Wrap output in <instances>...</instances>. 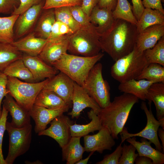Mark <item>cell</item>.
<instances>
[{"label": "cell", "mask_w": 164, "mask_h": 164, "mask_svg": "<svg viewBox=\"0 0 164 164\" xmlns=\"http://www.w3.org/2000/svg\"><path fill=\"white\" fill-rule=\"evenodd\" d=\"M138 34L136 25L116 19L110 29L99 37L101 50L115 61L133 50Z\"/></svg>", "instance_id": "obj_1"}, {"label": "cell", "mask_w": 164, "mask_h": 164, "mask_svg": "<svg viewBox=\"0 0 164 164\" xmlns=\"http://www.w3.org/2000/svg\"><path fill=\"white\" fill-rule=\"evenodd\" d=\"M139 99L132 94L123 93L116 96L112 102L101 108L97 115L102 126L106 127L114 139H118L133 106Z\"/></svg>", "instance_id": "obj_2"}, {"label": "cell", "mask_w": 164, "mask_h": 164, "mask_svg": "<svg viewBox=\"0 0 164 164\" xmlns=\"http://www.w3.org/2000/svg\"><path fill=\"white\" fill-rule=\"evenodd\" d=\"M104 56V54L101 53L90 57L67 53L52 63L51 66L83 87L90 70Z\"/></svg>", "instance_id": "obj_3"}, {"label": "cell", "mask_w": 164, "mask_h": 164, "mask_svg": "<svg viewBox=\"0 0 164 164\" xmlns=\"http://www.w3.org/2000/svg\"><path fill=\"white\" fill-rule=\"evenodd\" d=\"M149 64L144 51H139L135 45L131 52L115 61L111 67V75L120 83L136 80Z\"/></svg>", "instance_id": "obj_4"}, {"label": "cell", "mask_w": 164, "mask_h": 164, "mask_svg": "<svg viewBox=\"0 0 164 164\" xmlns=\"http://www.w3.org/2000/svg\"><path fill=\"white\" fill-rule=\"evenodd\" d=\"M100 36L91 24L81 27L68 36L67 51L71 54L90 57L101 50Z\"/></svg>", "instance_id": "obj_5"}, {"label": "cell", "mask_w": 164, "mask_h": 164, "mask_svg": "<svg viewBox=\"0 0 164 164\" xmlns=\"http://www.w3.org/2000/svg\"><path fill=\"white\" fill-rule=\"evenodd\" d=\"M8 78L7 88L9 94L28 111L32 108L37 95L49 80L47 78L40 82L30 83L22 81L14 77H8Z\"/></svg>", "instance_id": "obj_6"}, {"label": "cell", "mask_w": 164, "mask_h": 164, "mask_svg": "<svg viewBox=\"0 0 164 164\" xmlns=\"http://www.w3.org/2000/svg\"><path fill=\"white\" fill-rule=\"evenodd\" d=\"M102 65L96 63L90 70L83 87L101 108L110 102V87L102 74Z\"/></svg>", "instance_id": "obj_7"}, {"label": "cell", "mask_w": 164, "mask_h": 164, "mask_svg": "<svg viewBox=\"0 0 164 164\" xmlns=\"http://www.w3.org/2000/svg\"><path fill=\"white\" fill-rule=\"evenodd\" d=\"M6 130L9 135V145L5 160L6 164H12L17 157L28 150L31 141L32 126L30 124L22 128H17L7 121Z\"/></svg>", "instance_id": "obj_8"}, {"label": "cell", "mask_w": 164, "mask_h": 164, "mask_svg": "<svg viewBox=\"0 0 164 164\" xmlns=\"http://www.w3.org/2000/svg\"><path fill=\"white\" fill-rule=\"evenodd\" d=\"M151 104L149 103V109L144 101H142L141 104V108L144 111L147 118V122L145 128L138 133L132 134L129 133L127 128L124 127L119 133L121 138V143L128 138L139 136L148 139L152 143L154 144L156 149L160 152L162 151V145L158 135V131L160 125L158 120L155 119L152 114Z\"/></svg>", "instance_id": "obj_9"}, {"label": "cell", "mask_w": 164, "mask_h": 164, "mask_svg": "<svg viewBox=\"0 0 164 164\" xmlns=\"http://www.w3.org/2000/svg\"><path fill=\"white\" fill-rule=\"evenodd\" d=\"M73 122L63 114L55 118L50 123V127L39 133V135H46L54 139L62 148L71 137L70 126Z\"/></svg>", "instance_id": "obj_10"}, {"label": "cell", "mask_w": 164, "mask_h": 164, "mask_svg": "<svg viewBox=\"0 0 164 164\" xmlns=\"http://www.w3.org/2000/svg\"><path fill=\"white\" fill-rule=\"evenodd\" d=\"M43 0L19 15L15 25V38L20 39L32 32L43 10Z\"/></svg>", "instance_id": "obj_11"}, {"label": "cell", "mask_w": 164, "mask_h": 164, "mask_svg": "<svg viewBox=\"0 0 164 164\" xmlns=\"http://www.w3.org/2000/svg\"><path fill=\"white\" fill-rule=\"evenodd\" d=\"M71 100L72 109L68 114L72 118L77 119L81 112L87 108H91L97 115L101 108L84 88L74 82Z\"/></svg>", "instance_id": "obj_12"}, {"label": "cell", "mask_w": 164, "mask_h": 164, "mask_svg": "<svg viewBox=\"0 0 164 164\" xmlns=\"http://www.w3.org/2000/svg\"><path fill=\"white\" fill-rule=\"evenodd\" d=\"M71 106L68 105L57 108L51 109L34 104L29 112L30 117L35 121L36 133H38L46 129L47 125L55 118L67 112Z\"/></svg>", "instance_id": "obj_13"}, {"label": "cell", "mask_w": 164, "mask_h": 164, "mask_svg": "<svg viewBox=\"0 0 164 164\" xmlns=\"http://www.w3.org/2000/svg\"><path fill=\"white\" fill-rule=\"evenodd\" d=\"M98 131V133L93 135L84 136L85 151H96L102 154L105 150H111L115 145L114 139L106 127L102 126Z\"/></svg>", "instance_id": "obj_14"}, {"label": "cell", "mask_w": 164, "mask_h": 164, "mask_svg": "<svg viewBox=\"0 0 164 164\" xmlns=\"http://www.w3.org/2000/svg\"><path fill=\"white\" fill-rule=\"evenodd\" d=\"M74 81L60 72L51 78L43 88L53 91L66 103L72 105V97Z\"/></svg>", "instance_id": "obj_15"}, {"label": "cell", "mask_w": 164, "mask_h": 164, "mask_svg": "<svg viewBox=\"0 0 164 164\" xmlns=\"http://www.w3.org/2000/svg\"><path fill=\"white\" fill-rule=\"evenodd\" d=\"M22 59L36 82L47 78L50 79L58 73V70L45 62L38 56H32L24 53Z\"/></svg>", "instance_id": "obj_16"}, {"label": "cell", "mask_w": 164, "mask_h": 164, "mask_svg": "<svg viewBox=\"0 0 164 164\" xmlns=\"http://www.w3.org/2000/svg\"><path fill=\"white\" fill-rule=\"evenodd\" d=\"M68 36L47 39L42 51L38 56L48 64L51 65L67 53Z\"/></svg>", "instance_id": "obj_17"}, {"label": "cell", "mask_w": 164, "mask_h": 164, "mask_svg": "<svg viewBox=\"0 0 164 164\" xmlns=\"http://www.w3.org/2000/svg\"><path fill=\"white\" fill-rule=\"evenodd\" d=\"M164 36V24L149 26L137 34L135 43L137 49L141 52L153 47Z\"/></svg>", "instance_id": "obj_18"}, {"label": "cell", "mask_w": 164, "mask_h": 164, "mask_svg": "<svg viewBox=\"0 0 164 164\" xmlns=\"http://www.w3.org/2000/svg\"><path fill=\"white\" fill-rule=\"evenodd\" d=\"M91 24L100 36L108 32L112 28L116 19L112 11L105 8H100L97 5L89 16Z\"/></svg>", "instance_id": "obj_19"}, {"label": "cell", "mask_w": 164, "mask_h": 164, "mask_svg": "<svg viewBox=\"0 0 164 164\" xmlns=\"http://www.w3.org/2000/svg\"><path fill=\"white\" fill-rule=\"evenodd\" d=\"M3 106L10 113L12 118L10 123L13 126L22 128L30 124L29 111L18 104L9 94L5 97Z\"/></svg>", "instance_id": "obj_20"}, {"label": "cell", "mask_w": 164, "mask_h": 164, "mask_svg": "<svg viewBox=\"0 0 164 164\" xmlns=\"http://www.w3.org/2000/svg\"><path fill=\"white\" fill-rule=\"evenodd\" d=\"M47 40V39L36 37L32 31L11 44L24 54L37 56L42 51Z\"/></svg>", "instance_id": "obj_21"}, {"label": "cell", "mask_w": 164, "mask_h": 164, "mask_svg": "<svg viewBox=\"0 0 164 164\" xmlns=\"http://www.w3.org/2000/svg\"><path fill=\"white\" fill-rule=\"evenodd\" d=\"M155 82L145 79H132L120 83L118 90L124 93L132 94L143 101H149L148 90Z\"/></svg>", "instance_id": "obj_22"}, {"label": "cell", "mask_w": 164, "mask_h": 164, "mask_svg": "<svg viewBox=\"0 0 164 164\" xmlns=\"http://www.w3.org/2000/svg\"><path fill=\"white\" fill-rule=\"evenodd\" d=\"M126 141L132 145L138 152V156L147 157L151 159L153 164H163L164 154L161 152L154 149L151 146L152 142L145 138H142L141 142L137 141L135 137L127 138Z\"/></svg>", "instance_id": "obj_23"}, {"label": "cell", "mask_w": 164, "mask_h": 164, "mask_svg": "<svg viewBox=\"0 0 164 164\" xmlns=\"http://www.w3.org/2000/svg\"><path fill=\"white\" fill-rule=\"evenodd\" d=\"M149 101H152L156 110V116L160 126L164 129V83H153L148 90Z\"/></svg>", "instance_id": "obj_24"}, {"label": "cell", "mask_w": 164, "mask_h": 164, "mask_svg": "<svg viewBox=\"0 0 164 164\" xmlns=\"http://www.w3.org/2000/svg\"><path fill=\"white\" fill-rule=\"evenodd\" d=\"M43 10L33 32L36 37L47 39L50 36L52 26L56 19L54 9Z\"/></svg>", "instance_id": "obj_25"}, {"label": "cell", "mask_w": 164, "mask_h": 164, "mask_svg": "<svg viewBox=\"0 0 164 164\" xmlns=\"http://www.w3.org/2000/svg\"><path fill=\"white\" fill-rule=\"evenodd\" d=\"M79 137H71L62 148V160L66 161L67 164H74L81 159L84 152V147L80 144Z\"/></svg>", "instance_id": "obj_26"}, {"label": "cell", "mask_w": 164, "mask_h": 164, "mask_svg": "<svg viewBox=\"0 0 164 164\" xmlns=\"http://www.w3.org/2000/svg\"><path fill=\"white\" fill-rule=\"evenodd\" d=\"M89 118L91 121L88 123L84 125L73 124L70 126L71 137H84L90 132L94 133L99 131L102 126L98 115L91 109L87 113Z\"/></svg>", "instance_id": "obj_27"}, {"label": "cell", "mask_w": 164, "mask_h": 164, "mask_svg": "<svg viewBox=\"0 0 164 164\" xmlns=\"http://www.w3.org/2000/svg\"><path fill=\"white\" fill-rule=\"evenodd\" d=\"M34 105L48 109H53L70 105L55 93L43 88L37 95Z\"/></svg>", "instance_id": "obj_28"}, {"label": "cell", "mask_w": 164, "mask_h": 164, "mask_svg": "<svg viewBox=\"0 0 164 164\" xmlns=\"http://www.w3.org/2000/svg\"><path fill=\"white\" fill-rule=\"evenodd\" d=\"M2 72L7 77L19 78L26 82H36L22 58L17 60L11 63Z\"/></svg>", "instance_id": "obj_29"}, {"label": "cell", "mask_w": 164, "mask_h": 164, "mask_svg": "<svg viewBox=\"0 0 164 164\" xmlns=\"http://www.w3.org/2000/svg\"><path fill=\"white\" fill-rule=\"evenodd\" d=\"M156 24H164V13L158 9L145 8L136 25L138 33Z\"/></svg>", "instance_id": "obj_30"}, {"label": "cell", "mask_w": 164, "mask_h": 164, "mask_svg": "<svg viewBox=\"0 0 164 164\" xmlns=\"http://www.w3.org/2000/svg\"><path fill=\"white\" fill-rule=\"evenodd\" d=\"M23 54L11 43L0 42V71L13 61L22 58Z\"/></svg>", "instance_id": "obj_31"}, {"label": "cell", "mask_w": 164, "mask_h": 164, "mask_svg": "<svg viewBox=\"0 0 164 164\" xmlns=\"http://www.w3.org/2000/svg\"><path fill=\"white\" fill-rule=\"evenodd\" d=\"M19 15L0 17V42L12 43L15 41L13 29Z\"/></svg>", "instance_id": "obj_32"}, {"label": "cell", "mask_w": 164, "mask_h": 164, "mask_svg": "<svg viewBox=\"0 0 164 164\" xmlns=\"http://www.w3.org/2000/svg\"><path fill=\"white\" fill-rule=\"evenodd\" d=\"M112 14L115 19H120L136 25L137 21L132 11V6L128 0H118Z\"/></svg>", "instance_id": "obj_33"}, {"label": "cell", "mask_w": 164, "mask_h": 164, "mask_svg": "<svg viewBox=\"0 0 164 164\" xmlns=\"http://www.w3.org/2000/svg\"><path fill=\"white\" fill-rule=\"evenodd\" d=\"M140 79H145L155 83H164V67L157 63H150L136 80Z\"/></svg>", "instance_id": "obj_34"}, {"label": "cell", "mask_w": 164, "mask_h": 164, "mask_svg": "<svg viewBox=\"0 0 164 164\" xmlns=\"http://www.w3.org/2000/svg\"><path fill=\"white\" fill-rule=\"evenodd\" d=\"M144 53L149 63H157L164 67V36L153 47L145 50Z\"/></svg>", "instance_id": "obj_35"}, {"label": "cell", "mask_w": 164, "mask_h": 164, "mask_svg": "<svg viewBox=\"0 0 164 164\" xmlns=\"http://www.w3.org/2000/svg\"><path fill=\"white\" fill-rule=\"evenodd\" d=\"M54 9L56 20L61 21L67 25L74 32L81 27L72 16L69 7H63Z\"/></svg>", "instance_id": "obj_36"}, {"label": "cell", "mask_w": 164, "mask_h": 164, "mask_svg": "<svg viewBox=\"0 0 164 164\" xmlns=\"http://www.w3.org/2000/svg\"><path fill=\"white\" fill-rule=\"evenodd\" d=\"M136 150L135 147L132 144H124L118 164H134L136 158L138 156V153H135Z\"/></svg>", "instance_id": "obj_37"}, {"label": "cell", "mask_w": 164, "mask_h": 164, "mask_svg": "<svg viewBox=\"0 0 164 164\" xmlns=\"http://www.w3.org/2000/svg\"><path fill=\"white\" fill-rule=\"evenodd\" d=\"M73 32L67 25L61 21L56 20L52 26L50 36L47 39L68 36Z\"/></svg>", "instance_id": "obj_38"}, {"label": "cell", "mask_w": 164, "mask_h": 164, "mask_svg": "<svg viewBox=\"0 0 164 164\" xmlns=\"http://www.w3.org/2000/svg\"><path fill=\"white\" fill-rule=\"evenodd\" d=\"M82 0H45L43 9H47L57 8L81 5Z\"/></svg>", "instance_id": "obj_39"}, {"label": "cell", "mask_w": 164, "mask_h": 164, "mask_svg": "<svg viewBox=\"0 0 164 164\" xmlns=\"http://www.w3.org/2000/svg\"><path fill=\"white\" fill-rule=\"evenodd\" d=\"M71 14L75 20L81 27L90 25L89 17L82 10L80 5L69 7Z\"/></svg>", "instance_id": "obj_40"}, {"label": "cell", "mask_w": 164, "mask_h": 164, "mask_svg": "<svg viewBox=\"0 0 164 164\" xmlns=\"http://www.w3.org/2000/svg\"><path fill=\"white\" fill-rule=\"evenodd\" d=\"M8 112L3 106L2 114L0 118V164H6L2 154V143L3 135L6 130V124Z\"/></svg>", "instance_id": "obj_41"}, {"label": "cell", "mask_w": 164, "mask_h": 164, "mask_svg": "<svg viewBox=\"0 0 164 164\" xmlns=\"http://www.w3.org/2000/svg\"><path fill=\"white\" fill-rule=\"evenodd\" d=\"M121 143L116 148L112 153L105 155L101 161L97 162L96 164H118L119 159L121 155L122 146Z\"/></svg>", "instance_id": "obj_42"}, {"label": "cell", "mask_w": 164, "mask_h": 164, "mask_svg": "<svg viewBox=\"0 0 164 164\" xmlns=\"http://www.w3.org/2000/svg\"><path fill=\"white\" fill-rule=\"evenodd\" d=\"M43 0H19V6L15 9L11 15H19L32 6L38 4Z\"/></svg>", "instance_id": "obj_43"}, {"label": "cell", "mask_w": 164, "mask_h": 164, "mask_svg": "<svg viewBox=\"0 0 164 164\" xmlns=\"http://www.w3.org/2000/svg\"><path fill=\"white\" fill-rule=\"evenodd\" d=\"M19 3V0H0V14H11Z\"/></svg>", "instance_id": "obj_44"}, {"label": "cell", "mask_w": 164, "mask_h": 164, "mask_svg": "<svg viewBox=\"0 0 164 164\" xmlns=\"http://www.w3.org/2000/svg\"><path fill=\"white\" fill-rule=\"evenodd\" d=\"M8 77L3 72L0 71V110H1V105L3 98L9 92L7 88L8 82Z\"/></svg>", "instance_id": "obj_45"}, {"label": "cell", "mask_w": 164, "mask_h": 164, "mask_svg": "<svg viewBox=\"0 0 164 164\" xmlns=\"http://www.w3.org/2000/svg\"><path fill=\"white\" fill-rule=\"evenodd\" d=\"M99 0H82L81 8L86 14L89 17L94 8L97 5Z\"/></svg>", "instance_id": "obj_46"}, {"label": "cell", "mask_w": 164, "mask_h": 164, "mask_svg": "<svg viewBox=\"0 0 164 164\" xmlns=\"http://www.w3.org/2000/svg\"><path fill=\"white\" fill-rule=\"evenodd\" d=\"M132 11L137 21H138L145 9L142 0H132Z\"/></svg>", "instance_id": "obj_47"}, {"label": "cell", "mask_w": 164, "mask_h": 164, "mask_svg": "<svg viewBox=\"0 0 164 164\" xmlns=\"http://www.w3.org/2000/svg\"><path fill=\"white\" fill-rule=\"evenodd\" d=\"M161 0H142V4L145 8L158 9L164 13Z\"/></svg>", "instance_id": "obj_48"}, {"label": "cell", "mask_w": 164, "mask_h": 164, "mask_svg": "<svg viewBox=\"0 0 164 164\" xmlns=\"http://www.w3.org/2000/svg\"><path fill=\"white\" fill-rule=\"evenodd\" d=\"M118 0H99L97 4L100 8L107 9L113 11L115 9Z\"/></svg>", "instance_id": "obj_49"}, {"label": "cell", "mask_w": 164, "mask_h": 164, "mask_svg": "<svg viewBox=\"0 0 164 164\" xmlns=\"http://www.w3.org/2000/svg\"><path fill=\"white\" fill-rule=\"evenodd\" d=\"M136 164H153L152 160L145 156H138L135 159Z\"/></svg>", "instance_id": "obj_50"}, {"label": "cell", "mask_w": 164, "mask_h": 164, "mask_svg": "<svg viewBox=\"0 0 164 164\" xmlns=\"http://www.w3.org/2000/svg\"><path fill=\"white\" fill-rule=\"evenodd\" d=\"M162 128L158 129V135L162 143V151L164 153V130Z\"/></svg>", "instance_id": "obj_51"}, {"label": "cell", "mask_w": 164, "mask_h": 164, "mask_svg": "<svg viewBox=\"0 0 164 164\" xmlns=\"http://www.w3.org/2000/svg\"><path fill=\"white\" fill-rule=\"evenodd\" d=\"M94 152H91L88 156L85 159H82L77 162L75 164H86L89 159L91 156L94 153Z\"/></svg>", "instance_id": "obj_52"}, {"label": "cell", "mask_w": 164, "mask_h": 164, "mask_svg": "<svg viewBox=\"0 0 164 164\" xmlns=\"http://www.w3.org/2000/svg\"><path fill=\"white\" fill-rule=\"evenodd\" d=\"M2 114V110H0V118L1 117V115Z\"/></svg>", "instance_id": "obj_53"}, {"label": "cell", "mask_w": 164, "mask_h": 164, "mask_svg": "<svg viewBox=\"0 0 164 164\" xmlns=\"http://www.w3.org/2000/svg\"><path fill=\"white\" fill-rule=\"evenodd\" d=\"M161 1L163 2H164V0H161Z\"/></svg>", "instance_id": "obj_54"}]
</instances>
